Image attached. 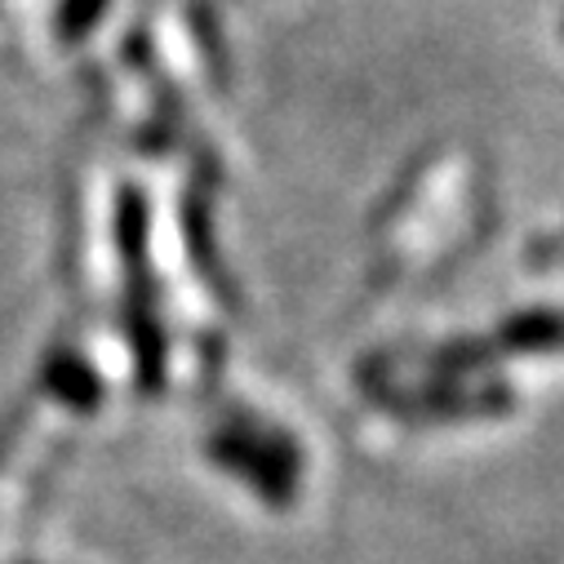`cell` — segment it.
Returning a JSON list of instances; mask_svg holds the SVG:
<instances>
[{"label": "cell", "mask_w": 564, "mask_h": 564, "mask_svg": "<svg viewBox=\"0 0 564 564\" xmlns=\"http://www.w3.org/2000/svg\"><path fill=\"white\" fill-rule=\"evenodd\" d=\"M102 0H63V36H80L85 28L98 23Z\"/></svg>", "instance_id": "2"}, {"label": "cell", "mask_w": 564, "mask_h": 564, "mask_svg": "<svg viewBox=\"0 0 564 564\" xmlns=\"http://www.w3.org/2000/svg\"><path fill=\"white\" fill-rule=\"evenodd\" d=\"M502 343L516 347V351H546V347H564V316H551V312H533V316H520L502 329Z\"/></svg>", "instance_id": "1"}]
</instances>
